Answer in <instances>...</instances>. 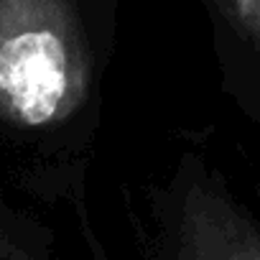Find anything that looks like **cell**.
<instances>
[{
  "label": "cell",
  "instance_id": "1",
  "mask_svg": "<svg viewBox=\"0 0 260 260\" xmlns=\"http://www.w3.org/2000/svg\"><path fill=\"white\" fill-rule=\"evenodd\" d=\"M89 82L74 0H0V117L18 127L61 122L82 107Z\"/></svg>",
  "mask_w": 260,
  "mask_h": 260
},
{
  "label": "cell",
  "instance_id": "2",
  "mask_svg": "<svg viewBox=\"0 0 260 260\" xmlns=\"http://www.w3.org/2000/svg\"><path fill=\"white\" fill-rule=\"evenodd\" d=\"M176 260H260V227L222 191L194 184L181 202Z\"/></svg>",
  "mask_w": 260,
  "mask_h": 260
},
{
  "label": "cell",
  "instance_id": "3",
  "mask_svg": "<svg viewBox=\"0 0 260 260\" xmlns=\"http://www.w3.org/2000/svg\"><path fill=\"white\" fill-rule=\"evenodd\" d=\"M230 26L260 54V0H217Z\"/></svg>",
  "mask_w": 260,
  "mask_h": 260
},
{
  "label": "cell",
  "instance_id": "4",
  "mask_svg": "<svg viewBox=\"0 0 260 260\" xmlns=\"http://www.w3.org/2000/svg\"><path fill=\"white\" fill-rule=\"evenodd\" d=\"M0 260H34L11 235H6L0 230Z\"/></svg>",
  "mask_w": 260,
  "mask_h": 260
}]
</instances>
